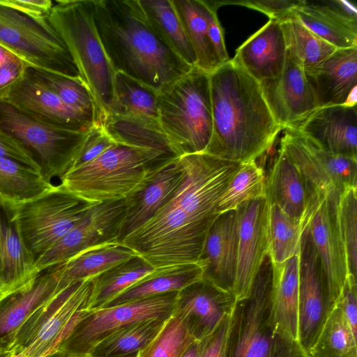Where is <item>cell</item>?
Returning a JSON list of instances; mask_svg holds the SVG:
<instances>
[{
  "instance_id": "obj_52",
  "label": "cell",
  "mask_w": 357,
  "mask_h": 357,
  "mask_svg": "<svg viewBox=\"0 0 357 357\" xmlns=\"http://www.w3.org/2000/svg\"><path fill=\"white\" fill-rule=\"evenodd\" d=\"M0 4L43 24L49 23L47 18L54 5L51 0H0Z\"/></svg>"
},
{
  "instance_id": "obj_13",
  "label": "cell",
  "mask_w": 357,
  "mask_h": 357,
  "mask_svg": "<svg viewBox=\"0 0 357 357\" xmlns=\"http://www.w3.org/2000/svg\"><path fill=\"white\" fill-rule=\"evenodd\" d=\"M125 209V199L93 205L75 226L36 259V271L40 273L62 264L89 248L119 241Z\"/></svg>"
},
{
  "instance_id": "obj_9",
  "label": "cell",
  "mask_w": 357,
  "mask_h": 357,
  "mask_svg": "<svg viewBox=\"0 0 357 357\" xmlns=\"http://www.w3.org/2000/svg\"><path fill=\"white\" fill-rule=\"evenodd\" d=\"M0 130L13 137L33 155L42 176L51 182L72 168L91 130L81 132L52 126L1 100Z\"/></svg>"
},
{
  "instance_id": "obj_1",
  "label": "cell",
  "mask_w": 357,
  "mask_h": 357,
  "mask_svg": "<svg viewBox=\"0 0 357 357\" xmlns=\"http://www.w3.org/2000/svg\"><path fill=\"white\" fill-rule=\"evenodd\" d=\"M184 177L169 201L121 243L157 268L201 261L218 204L241 163L206 153L178 157Z\"/></svg>"
},
{
  "instance_id": "obj_24",
  "label": "cell",
  "mask_w": 357,
  "mask_h": 357,
  "mask_svg": "<svg viewBox=\"0 0 357 357\" xmlns=\"http://www.w3.org/2000/svg\"><path fill=\"white\" fill-rule=\"evenodd\" d=\"M238 241L236 209L222 213L208 231L201 257L206 264L203 278L231 293L236 272Z\"/></svg>"
},
{
  "instance_id": "obj_25",
  "label": "cell",
  "mask_w": 357,
  "mask_h": 357,
  "mask_svg": "<svg viewBox=\"0 0 357 357\" xmlns=\"http://www.w3.org/2000/svg\"><path fill=\"white\" fill-rule=\"evenodd\" d=\"M286 56L281 22L270 19L236 50L231 60L260 84L280 75Z\"/></svg>"
},
{
  "instance_id": "obj_45",
  "label": "cell",
  "mask_w": 357,
  "mask_h": 357,
  "mask_svg": "<svg viewBox=\"0 0 357 357\" xmlns=\"http://www.w3.org/2000/svg\"><path fill=\"white\" fill-rule=\"evenodd\" d=\"M357 187L344 189L339 195L337 221L344 245L348 273L357 276Z\"/></svg>"
},
{
  "instance_id": "obj_28",
  "label": "cell",
  "mask_w": 357,
  "mask_h": 357,
  "mask_svg": "<svg viewBox=\"0 0 357 357\" xmlns=\"http://www.w3.org/2000/svg\"><path fill=\"white\" fill-rule=\"evenodd\" d=\"M266 199L268 206H278L304 227L307 193L304 179L286 153L280 149L266 177Z\"/></svg>"
},
{
  "instance_id": "obj_57",
  "label": "cell",
  "mask_w": 357,
  "mask_h": 357,
  "mask_svg": "<svg viewBox=\"0 0 357 357\" xmlns=\"http://www.w3.org/2000/svg\"><path fill=\"white\" fill-rule=\"evenodd\" d=\"M12 292L13 291L4 284L0 278V301Z\"/></svg>"
},
{
  "instance_id": "obj_47",
  "label": "cell",
  "mask_w": 357,
  "mask_h": 357,
  "mask_svg": "<svg viewBox=\"0 0 357 357\" xmlns=\"http://www.w3.org/2000/svg\"><path fill=\"white\" fill-rule=\"evenodd\" d=\"M115 142L101 125L94 123L77 155L71 169L94 160Z\"/></svg>"
},
{
  "instance_id": "obj_19",
  "label": "cell",
  "mask_w": 357,
  "mask_h": 357,
  "mask_svg": "<svg viewBox=\"0 0 357 357\" xmlns=\"http://www.w3.org/2000/svg\"><path fill=\"white\" fill-rule=\"evenodd\" d=\"M292 129L318 147L357 158L356 105L319 107Z\"/></svg>"
},
{
  "instance_id": "obj_2",
  "label": "cell",
  "mask_w": 357,
  "mask_h": 357,
  "mask_svg": "<svg viewBox=\"0 0 357 357\" xmlns=\"http://www.w3.org/2000/svg\"><path fill=\"white\" fill-rule=\"evenodd\" d=\"M213 132L204 153L239 163L256 160L282 128L259 84L231 59L210 74Z\"/></svg>"
},
{
  "instance_id": "obj_42",
  "label": "cell",
  "mask_w": 357,
  "mask_h": 357,
  "mask_svg": "<svg viewBox=\"0 0 357 357\" xmlns=\"http://www.w3.org/2000/svg\"><path fill=\"white\" fill-rule=\"evenodd\" d=\"M280 22L287 48L304 71L315 68L337 50L307 29L294 15Z\"/></svg>"
},
{
  "instance_id": "obj_16",
  "label": "cell",
  "mask_w": 357,
  "mask_h": 357,
  "mask_svg": "<svg viewBox=\"0 0 357 357\" xmlns=\"http://www.w3.org/2000/svg\"><path fill=\"white\" fill-rule=\"evenodd\" d=\"M259 85L274 119L282 130L294 128L319 108L303 68L287 48L280 75Z\"/></svg>"
},
{
  "instance_id": "obj_31",
  "label": "cell",
  "mask_w": 357,
  "mask_h": 357,
  "mask_svg": "<svg viewBox=\"0 0 357 357\" xmlns=\"http://www.w3.org/2000/svg\"><path fill=\"white\" fill-rule=\"evenodd\" d=\"M137 255L132 249L119 241L89 248L62 263L58 290L73 282L93 278Z\"/></svg>"
},
{
  "instance_id": "obj_37",
  "label": "cell",
  "mask_w": 357,
  "mask_h": 357,
  "mask_svg": "<svg viewBox=\"0 0 357 357\" xmlns=\"http://www.w3.org/2000/svg\"><path fill=\"white\" fill-rule=\"evenodd\" d=\"M158 269L137 255L93 277V294L90 310L101 308L114 297Z\"/></svg>"
},
{
  "instance_id": "obj_40",
  "label": "cell",
  "mask_w": 357,
  "mask_h": 357,
  "mask_svg": "<svg viewBox=\"0 0 357 357\" xmlns=\"http://www.w3.org/2000/svg\"><path fill=\"white\" fill-rule=\"evenodd\" d=\"M26 71L57 95L69 107L84 115L93 123H96V102L89 88L80 77L73 78L31 66L26 68Z\"/></svg>"
},
{
  "instance_id": "obj_4",
  "label": "cell",
  "mask_w": 357,
  "mask_h": 357,
  "mask_svg": "<svg viewBox=\"0 0 357 357\" xmlns=\"http://www.w3.org/2000/svg\"><path fill=\"white\" fill-rule=\"evenodd\" d=\"M47 20L70 52L97 106L102 126L114 99L115 71L99 37L93 0H56Z\"/></svg>"
},
{
  "instance_id": "obj_59",
  "label": "cell",
  "mask_w": 357,
  "mask_h": 357,
  "mask_svg": "<svg viewBox=\"0 0 357 357\" xmlns=\"http://www.w3.org/2000/svg\"><path fill=\"white\" fill-rule=\"evenodd\" d=\"M16 354L13 350L0 348V357H13Z\"/></svg>"
},
{
  "instance_id": "obj_3",
  "label": "cell",
  "mask_w": 357,
  "mask_h": 357,
  "mask_svg": "<svg viewBox=\"0 0 357 357\" xmlns=\"http://www.w3.org/2000/svg\"><path fill=\"white\" fill-rule=\"evenodd\" d=\"M93 1L96 26L115 72L160 91L192 68L154 31L139 0Z\"/></svg>"
},
{
  "instance_id": "obj_8",
  "label": "cell",
  "mask_w": 357,
  "mask_h": 357,
  "mask_svg": "<svg viewBox=\"0 0 357 357\" xmlns=\"http://www.w3.org/2000/svg\"><path fill=\"white\" fill-rule=\"evenodd\" d=\"M95 204L58 185L38 197L4 211L36 260L75 226Z\"/></svg>"
},
{
  "instance_id": "obj_53",
  "label": "cell",
  "mask_w": 357,
  "mask_h": 357,
  "mask_svg": "<svg viewBox=\"0 0 357 357\" xmlns=\"http://www.w3.org/2000/svg\"><path fill=\"white\" fill-rule=\"evenodd\" d=\"M0 158L22 163L40 173V167L33 155L20 142L1 130H0Z\"/></svg>"
},
{
  "instance_id": "obj_60",
  "label": "cell",
  "mask_w": 357,
  "mask_h": 357,
  "mask_svg": "<svg viewBox=\"0 0 357 357\" xmlns=\"http://www.w3.org/2000/svg\"><path fill=\"white\" fill-rule=\"evenodd\" d=\"M45 357H71L62 351H56V352H54L52 354H50Z\"/></svg>"
},
{
  "instance_id": "obj_29",
  "label": "cell",
  "mask_w": 357,
  "mask_h": 357,
  "mask_svg": "<svg viewBox=\"0 0 357 357\" xmlns=\"http://www.w3.org/2000/svg\"><path fill=\"white\" fill-rule=\"evenodd\" d=\"M272 305L277 331L298 342L299 254L272 264Z\"/></svg>"
},
{
  "instance_id": "obj_20",
  "label": "cell",
  "mask_w": 357,
  "mask_h": 357,
  "mask_svg": "<svg viewBox=\"0 0 357 357\" xmlns=\"http://www.w3.org/2000/svg\"><path fill=\"white\" fill-rule=\"evenodd\" d=\"M184 177L178 157L151 172L139 188L125 198L119 241L149 220L165 205Z\"/></svg>"
},
{
  "instance_id": "obj_14",
  "label": "cell",
  "mask_w": 357,
  "mask_h": 357,
  "mask_svg": "<svg viewBox=\"0 0 357 357\" xmlns=\"http://www.w3.org/2000/svg\"><path fill=\"white\" fill-rule=\"evenodd\" d=\"M268 209L266 197L246 202L236 208L238 241L232 290L236 301L249 297L261 264L268 256Z\"/></svg>"
},
{
  "instance_id": "obj_7",
  "label": "cell",
  "mask_w": 357,
  "mask_h": 357,
  "mask_svg": "<svg viewBox=\"0 0 357 357\" xmlns=\"http://www.w3.org/2000/svg\"><path fill=\"white\" fill-rule=\"evenodd\" d=\"M158 121L177 157L204 153L213 132L210 74L193 66L160 91Z\"/></svg>"
},
{
  "instance_id": "obj_56",
  "label": "cell",
  "mask_w": 357,
  "mask_h": 357,
  "mask_svg": "<svg viewBox=\"0 0 357 357\" xmlns=\"http://www.w3.org/2000/svg\"><path fill=\"white\" fill-rule=\"evenodd\" d=\"M15 57L17 56L0 44V67Z\"/></svg>"
},
{
  "instance_id": "obj_18",
  "label": "cell",
  "mask_w": 357,
  "mask_h": 357,
  "mask_svg": "<svg viewBox=\"0 0 357 357\" xmlns=\"http://www.w3.org/2000/svg\"><path fill=\"white\" fill-rule=\"evenodd\" d=\"M339 195H331L321 205L307 227L320 259L328 300L333 306L348 275L337 221Z\"/></svg>"
},
{
  "instance_id": "obj_43",
  "label": "cell",
  "mask_w": 357,
  "mask_h": 357,
  "mask_svg": "<svg viewBox=\"0 0 357 357\" xmlns=\"http://www.w3.org/2000/svg\"><path fill=\"white\" fill-rule=\"evenodd\" d=\"M304 231L301 222L288 216L278 206H269L268 256L273 264H282L299 254Z\"/></svg>"
},
{
  "instance_id": "obj_15",
  "label": "cell",
  "mask_w": 357,
  "mask_h": 357,
  "mask_svg": "<svg viewBox=\"0 0 357 357\" xmlns=\"http://www.w3.org/2000/svg\"><path fill=\"white\" fill-rule=\"evenodd\" d=\"M333 307L318 253L306 228L299 252L298 342L307 355Z\"/></svg>"
},
{
  "instance_id": "obj_39",
  "label": "cell",
  "mask_w": 357,
  "mask_h": 357,
  "mask_svg": "<svg viewBox=\"0 0 357 357\" xmlns=\"http://www.w3.org/2000/svg\"><path fill=\"white\" fill-rule=\"evenodd\" d=\"M169 318H154L131 324L97 344L87 357H138Z\"/></svg>"
},
{
  "instance_id": "obj_10",
  "label": "cell",
  "mask_w": 357,
  "mask_h": 357,
  "mask_svg": "<svg viewBox=\"0 0 357 357\" xmlns=\"http://www.w3.org/2000/svg\"><path fill=\"white\" fill-rule=\"evenodd\" d=\"M280 148L304 179L307 207L306 229L323 202L332 194L357 187V158L337 155L313 144L294 129H285Z\"/></svg>"
},
{
  "instance_id": "obj_30",
  "label": "cell",
  "mask_w": 357,
  "mask_h": 357,
  "mask_svg": "<svg viewBox=\"0 0 357 357\" xmlns=\"http://www.w3.org/2000/svg\"><path fill=\"white\" fill-rule=\"evenodd\" d=\"M204 261L158 268L155 273L135 283L102 307H113L138 299L170 291H179L203 278Z\"/></svg>"
},
{
  "instance_id": "obj_46",
  "label": "cell",
  "mask_w": 357,
  "mask_h": 357,
  "mask_svg": "<svg viewBox=\"0 0 357 357\" xmlns=\"http://www.w3.org/2000/svg\"><path fill=\"white\" fill-rule=\"evenodd\" d=\"M195 341L181 320L172 314L138 357H181Z\"/></svg>"
},
{
  "instance_id": "obj_11",
  "label": "cell",
  "mask_w": 357,
  "mask_h": 357,
  "mask_svg": "<svg viewBox=\"0 0 357 357\" xmlns=\"http://www.w3.org/2000/svg\"><path fill=\"white\" fill-rule=\"evenodd\" d=\"M0 44L31 66L80 77L65 43L50 23L43 24L1 4Z\"/></svg>"
},
{
  "instance_id": "obj_34",
  "label": "cell",
  "mask_w": 357,
  "mask_h": 357,
  "mask_svg": "<svg viewBox=\"0 0 357 357\" xmlns=\"http://www.w3.org/2000/svg\"><path fill=\"white\" fill-rule=\"evenodd\" d=\"M139 3L157 35L185 62L195 66L193 50L172 0H139Z\"/></svg>"
},
{
  "instance_id": "obj_22",
  "label": "cell",
  "mask_w": 357,
  "mask_h": 357,
  "mask_svg": "<svg viewBox=\"0 0 357 357\" xmlns=\"http://www.w3.org/2000/svg\"><path fill=\"white\" fill-rule=\"evenodd\" d=\"M5 100L32 117L52 126L88 132L94 124L66 105L57 95L30 75L26 70Z\"/></svg>"
},
{
  "instance_id": "obj_48",
  "label": "cell",
  "mask_w": 357,
  "mask_h": 357,
  "mask_svg": "<svg viewBox=\"0 0 357 357\" xmlns=\"http://www.w3.org/2000/svg\"><path fill=\"white\" fill-rule=\"evenodd\" d=\"M301 0H243L218 1L220 6L235 4L257 10L266 14L270 19L284 20L293 15L294 9Z\"/></svg>"
},
{
  "instance_id": "obj_6",
  "label": "cell",
  "mask_w": 357,
  "mask_h": 357,
  "mask_svg": "<svg viewBox=\"0 0 357 357\" xmlns=\"http://www.w3.org/2000/svg\"><path fill=\"white\" fill-rule=\"evenodd\" d=\"M272 263L267 256L249 297L231 313L226 357H309L298 341L276 328L272 305Z\"/></svg>"
},
{
  "instance_id": "obj_44",
  "label": "cell",
  "mask_w": 357,
  "mask_h": 357,
  "mask_svg": "<svg viewBox=\"0 0 357 357\" xmlns=\"http://www.w3.org/2000/svg\"><path fill=\"white\" fill-rule=\"evenodd\" d=\"M266 197V176L256 160L241 163L218 204L220 214L235 210L243 203Z\"/></svg>"
},
{
  "instance_id": "obj_26",
  "label": "cell",
  "mask_w": 357,
  "mask_h": 357,
  "mask_svg": "<svg viewBox=\"0 0 357 357\" xmlns=\"http://www.w3.org/2000/svg\"><path fill=\"white\" fill-rule=\"evenodd\" d=\"M305 73L318 107L344 105L357 88V47L337 49Z\"/></svg>"
},
{
  "instance_id": "obj_17",
  "label": "cell",
  "mask_w": 357,
  "mask_h": 357,
  "mask_svg": "<svg viewBox=\"0 0 357 357\" xmlns=\"http://www.w3.org/2000/svg\"><path fill=\"white\" fill-rule=\"evenodd\" d=\"M236 301L231 292L202 278L178 292L172 314L181 320L195 340L199 341L232 312Z\"/></svg>"
},
{
  "instance_id": "obj_5",
  "label": "cell",
  "mask_w": 357,
  "mask_h": 357,
  "mask_svg": "<svg viewBox=\"0 0 357 357\" xmlns=\"http://www.w3.org/2000/svg\"><path fill=\"white\" fill-rule=\"evenodd\" d=\"M175 158L116 142L94 160L70 169L59 185L93 204L121 200L151 172Z\"/></svg>"
},
{
  "instance_id": "obj_33",
  "label": "cell",
  "mask_w": 357,
  "mask_h": 357,
  "mask_svg": "<svg viewBox=\"0 0 357 357\" xmlns=\"http://www.w3.org/2000/svg\"><path fill=\"white\" fill-rule=\"evenodd\" d=\"M54 185L37 170L0 158V207L10 209L45 193Z\"/></svg>"
},
{
  "instance_id": "obj_55",
  "label": "cell",
  "mask_w": 357,
  "mask_h": 357,
  "mask_svg": "<svg viewBox=\"0 0 357 357\" xmlns=\"http://www.w3.org/2000/svg\"><path fill=\"white\" fill-rule=\"evenodd\" d=\"M199 350V341L192 342L183 352L181 357H198Z\"/></svg>"
},
{
  "instance_id": "obj_21",
  "label": "cell",
  "mask_w": 357,
  "mask_h": 357,
  "mask_svg": "<svg viewBox=\"0 0 357 357\" xmlns=\"http://www.w3.org/2000/svg\"><path fill=\"white\" fill-rule=\"evenodd\" d=\"M62 264L42 271L31 283L0 301V348L12 350L16 335L28 319L58 291Z\"/></svg>"
},
{
  "instance_id": "obj_38",
  "label": "cell",
  "mask_w": 357,
  "mask_h": 357,
  "mask_svg": "<svg viewBox=\"0 0 357 357\" xmlns=\"http://www.w3.org/2000/svg\"><path fill=\"white\" fill-rule=\"evenodd\" d=\"M35 261L15 225L7 218L1 250V279L13 291L25 287L40 273L36 269Z\"/></svg>"
},
{
  "instance_id": "obj_35",
  "label": "cell",
  "mask_w": 357,
  "mask_h": 357,
  "mask_svg": "<svg viewBox=\"0 0 357 357\" xmlns=\"http://www.w3.org/2000/svg\"><path fill=\"white\" fill-rule=\"evenodd\" d=\"M193 50L199 69L211 74L220 62L210 42L203 6L200 0H172Z\"/></svg>"
},
{
  "instance_id": "obj_41",
  "label": "cell",
  "mask_w": 357,
  "mask_h": 357,
  "mask_svg": "<svg viewBox=\"0 0 357 357\" xmlns=\"http://www.w3.org/2000/svg\"><path fill=\"white\" fill-rule=\"evenodd\" d=\"M309 357H357V336L334 305L308 352Z\"/></svg>"
},
{
  "instance_id": "obj_54",
  "label": "cell",
  "mask_w": 357,
  "mask_h": 357,
  "mask_svg": "<svg viewBox=\"0 0 357 357\" xmlns=\"http://www.w3.org/2000/svg\"><path fill=\"white\" fill-rule=\"evenodd\" d=\"M30 65L15 57L0 67V100L7 98L11 89L23 77Z\"/></svg>"
},
{
  "instance_id": "obj_36",
  "label": "cell",
  "mask_w": 357,
  "mask_h": 357,
  "mask_svg": "<svg viewBox=\"0 0 357 357\" xmlns=\"http://www.w3.org/2000/svg\"><path fill=\"white\" fill-rule=\"evenodd\" d=\"M159 91L121 72H115L114 99L109 115L158 121ZM159 122V121H158Z\"/></svg>"
},
{
  "instance_id": "obj_50",
  "label": "cell",
  "mask_w": 357,
  "mask_h": 357,
  "mask_svg": "<svg viewBox=\"0 0 357 357\" xmlns=\"http://www.w3.org/2000/svg\"><path fill=\"white\" fill-rule=\"evenodd\" d=\"M231 313L227 314L209 335L199 341L198 357H226Z\"/></svg>"
},
{
  "instance_id": "obj_12",
  "label": "cell",
  "mask_w": 357,
  "mask_h": 357,
  "mask_svg": "<svg viewBox=\"0 0 357 357\" xmlns=\"http://www.w3.org/2000/svg\"><path fill=\"white\" fill-rule=\"evenodd\" d=\"M178 291H170L124 304L90 310L77 323L58 351L71 357H87L99 342L135 323L169 318Z\"/></svg>"
},
{
  "instance_id": "obj_51",
  "label": "cell",
  "mask_w": 357,
  "mask_h": 357,
  "mask_svg": "<svg viewBox=\"0 0 357 357\" xmlns=\"http://www.w3.org/2000/svg\"><path fill=\"white\" fill-rule=\"evenodd\" d=\"M335 305L341 309L354 334L357 336L356 277L348 273Z\"/></svg>"
},
{
  "instance_id": "obj_61",
  "label": "cell",
  "mask_w": 357,
  "mask_h": 357,
  "mask_svg": "<svg viewBox=\"0 0 357 357\" xmlns=\"http://www.w3.org/2000/svg\"><path fill=\"white\" fill-rule=\"evenodd\" d=\"M13 357H25L23 354L20 353V354H17L16 355H15Z\"/></svg>"
},
{
  "instance_id": "obj_32",
  "label": "cell",
  "mask_w": 357,
  "mask_h": 357,
  "mask_svg": "<svg viewBox=\"0 0 357 357\" xmlns=\"http://www.w3.org/2000/svg\"><path fill=\"white\" fill-rule=\"evenodd\" d=\"M102 126L116 142L178 158L158 121L137 116L109 115Z\"/></svg>"
},
{
  "instance_id": "obj_27",
  "label": "cell",
  "mask_w": 357,
  "mask_h": 357,
  "mask_svg": "<svg viewBox=\"0 0 357 357\" xmlns=\"http://www.w3.org/2000/svg\"><path fill=\"white\" fill-rule=\"evenodd\" d=\"M93 294V278L80 280L72 294L22 354L25 357H45L58 351L77 323L90 310Z\"/></svg>"
},
{
  "instance_id": "obj_49",
  "label": "cell",
  "mask_w": 357,
  "mask_h": 357,
  "mask_svg": "<svg viewBox=\"0 0 357 357\" xmlns=\"http://www.w3.org/2000/svg\"><path fill=\"white\" fill-rule=\"evenodd\" d=\"M200 1L204 8L210 42L222 65L229 61L230 59L225 43L223 29L217 16V10L220 5L217 1Z\"/></svg>"
},
{
  "instance_id": "obj_23",
  "label": "cell",
  "mask_w": 357,
  "mask_h": 357,
  "mask_svg": "<svg viewBox=\"0 0 357 357\" xmlns=\"http://www.w3.org/2000/svg\"><path fill=\"white\" fill-rule=\"evenodd\" d=\"M293 15L337 49L357 47V10L351 2L301 0Z\"/></svg>"
},
{
  "instance_id": "obj_58",
  "label": "cell",
  "mask_w": 357,
  "mask_h": 357,
  "mask_svg": "<svg viewBox=\"0 0 357 357\" xmlns=\"http://www.w3.org/2000/svg\"><path fill=\"white\" fill-rule=\"evenodd\" d=\"M3 235H4V225L2 222L1 216H0V269H1V250L3 241Z\"/></svg>"
}]
</instances>
